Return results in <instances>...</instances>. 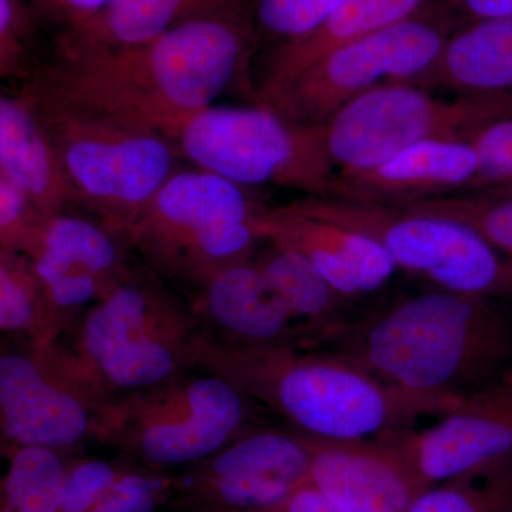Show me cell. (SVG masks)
<instances>
[{
    "label": "cell",
    "mask_w": 512,
    "mask_h": 512,
    "mask_svg": "<svg viewBox=\"0 0 512 512\" xmlns=\"http://www.w3.org/2000/svg\"><path fill=\"white\" fill-rule=\"evenodd\" d=\"M252 9L191 20L141 45L57 59L30 79L56 96L116 114L174 141L185 121L247 74Z\"/></svg>",
    "instance_id": "1"
},
{
    "label": "cell",
    "mask_w": 512,
    "mask_h": 512,
    "mask_svg": "<svg viewBox=\"0 0 512 512\" xmlns=\"http://www.w3.org/2000/svg\"><path fill=\"white\" fill-rule=\"evenodd\" d=\"M326 345L404 392L463 397L511 366L512 319L498 299L436 288L349 320Z\"/></svg>",
    "instance_id": "2"
},
{
    "label": "cell",
    "mask_w": 512,
    "mask_h": 512,
    "mask_svg": "<svg viewBox=\"0 0 512 512\" xmlns=\"http://www.w3.org/2000/svg\"><path fill=\"white\" fill-rule=\"evenodd\" d=\"M194 367L222 377L292 430L316 439H373L423 417L443 416L463 399L404 392L329 350L234 345L204 328Z\"/></svg>",
    "instance_id": "3"
},
{
    "label": "cell",
    "mask_w": 512,
    "mask_h": 512,
    "mask_svg": "<svg viewBox=\"0 0 512 512\" xmlns=\"http://www.w3.org/2000/svg\"><path fill=\"white\" fill-rule=\"evenodd\" d=\"M202 323L153 272L123 278L55 342L64 369L99 403L194 367Z\"/></svg>",
    "instance_id": "4"
},
{
    "label": "cell",
    "mask_w": 512,
    "mask_h": 512,
    "mask_svg": "<svg viewBox=\"0 0 512 512\" xmlns=\"http://www.w3.org/2000/svg\"><path fill=\"white\" fill-rule=\"evenodd\" d=\"M20 92L55 147L74 205L126 239L128 228L178 170L174 141L136 121L56 96L32 79Z\"/></svg>",
    "instance_id": "5"
},
{
    "label": "cell",
    "mask_w": 512,
    "mask_h": 512,
    "mask_svg": "<svg viewBox=\"0 0 512 512\" xmlns=\"http://www.w3.org/2000/svg\"><path fill=\"white\" fill-rule=\"evenodd\" d=\"M259 410L227 380L192 367L100 403L93 441L153 470H184L264 424Z\"/></svg>",
    "instance_id": "6"
},
{
    "label": "cell",
    "mask_w": 512,
    "mask_h": 512,
    "mask_svg": "<svg viewBox=\"0 0 512 512\" xmlns=\"http://www.w3.org/2000/svg\"><path fill=\"white\" fill-rule=\"evenodd\" d=\"M265 205L247 188L201 168L177 170L128 228L148 271L197 291L215 272L254 258Z\"/></svg>",
    "instance_id": "7"
},
{
    "label": "cell",
    "mask_w": 512,
    "mask_h": 512,
    "mask_svg": "<svg viewBox=\"0 0 512 512\" xmlns=\"http://www.w3.org/2000/svg\"><path fill=\"white\" fill-rule=\"evenodd\" d=\"M286 207L366 235L397 268L436 288L512 299V259L460 222L336 197H305Z\"/></svg>",
    "instance_id": "8"
},
{
    "label": "cell",
    "mask_w": 512,
    "mask_h": 512,
    "mask_svg": "<svg viewBox=\"0 0 512 512\" xmlns=\"http://www.w3.org/2000/svg\"><path fill=\"white\" fill-rule=\"evenodd\" d=\"M464 22L444 0H429L410 18L323 56L258 104L293 123L323 126L370 90L412 83Z\"/></svg>",
    "instance_id": "9"
},
{
    "label": "cell",
    "mask_w": 512,
    "mask_h": 512,
    "mask_svg": "<svg viewBox=\"0 0 512 512\" xmlns=\"http://www.w3.org/2000/svg\"><path fill=\"white\" fill-rule=\"evenodd\" d=\"M174 143L194 167L245 188L272 185L326 197L335 174L322 126L293 123L259 104L208 107L185 121Z\"/></svg>",
    "instance_id": "10"
},
{
    "label": "cell",
    "mask_w": 512,
    "mask_h": 512,
    "mask_svg": "<svg viewBox=\"0 0 512 512\" xmlns=\"http://www.w3.org/2000/svg\"><path fill=\"white\" fill-rule=\"evenodd\" d=\"M510 117L511 96L443 100L413 84L394 83L350 101L322 127L335 173H356L426 141H468Z\"/></svg>",
    "instance_id": "11"
},
{
    "label": "cell",
    "mask_w": 512,
    "mask_h": 512,
    "mask_svg": "<svg viewBox=\"0 0 512 512\" xmlns=\"http://www.w3.org/2000/svg\"><path fill=\"white\" fill-rule=\"evenodd\" d=\"M99 406L64 369L55 342L0 348V457L18 448L66 456L93 441Z\"/></svg>",
    "instance_id": "12"
},
{
    "label": "cell",
    "mask_w": 512,
    "mask_h": 512,
    "mask_svg": "<svg viewBox=\"0 0 512 512\" xmlns=\"http://www.w3.org/2000/svg\"><path fill=\"white\" fill-rule=\"evenodd\" d=\"M305 434L261 426L174 476L170 504L181 512H251L271 507L308 483Z\"/></svg>",
    "instance_id": "13"
},
{
    "label": "cell",
    "mask_w": 512,
    "mask_h": 512,
    "mask_svg": "<svg viewBox=\"0 0 512 512\" xmlns=\"http://www.w3.org/2000/svg\"><path fill=\"white\" fill-rule=\"evenodd\" d=\"M441 417L430 429L379 434L423 490L512 458V366Z\"/></svg>",
    "instance_id": "14"
},
{
    "label": "cell",
    "mask_w": 512,
    "mask_h": 512,
    "mask_svg": "<svg viewBox=\"0 0 512 512\" xmlns=\"http://www.w3.org/2000/svg\"><path fill=\"white\" fill-rule=\"evenodd\" d=\"M127 249L126 239L99 221L62 211L39 214L18 252L67 332L126 274Z\"/></svg>",
    "instance_id": "15"
},
{
    "label": "cell",
    "mask_w": 512,
    "mask_h": 512,
    "mask_svg": "<svg viewBox=\"0 0 512 512\" xmlns=\"http://www.w3.org/2000/svg\"><path fill=\"white\" fill-rule=\"evenodd\" d=\"M194 292L192 308L214 338L242 346L316 348L254 258L222 268Z\"/></svg>",
    "instance_id": "16"
},
{
    "label": "cell",
    "mask_w": 512,
    "mask_h": 512,
    "mask_svg": "<svg viewBox=\"0 0 512 512\" xmlns=\"http://www.w3.org/2000/svg\"><path fill=\"white\" fill-rule=\"evenodd\" d=\"M308 437V483L343 512H407L423 491L399 454L380 436L363 440Z\"/></svg>",
    "instance_id": "17"
},
{
    "label": "cell",
    "mask_w": 512,
    "mask_h": 512,
    "mask_svg": "<svg viewBox=\"0 0 512 512\" xmlns=\"http://www.w3.org/2000/svg\"><path fill=\"white\" fill-rule=\"evenodd\" d=\"M262 242L274 241L305 256L349 301L379 291L397 266L377 242L352 229L308 217L286 205L266 207L258 221Z\"/></svg>",
    "instance_id": "18"
},
{
    "label": "cell",
    "mask_w": 512,
    "mask_h": 512,
    "mask_svg": "<svg viewBox=\"0 0 512 512\" xmlns=\"http://www.w3.org/2000/svg\"><path fill=\"white\" fill-rule=\"evenodd\" d=\"M476 171L477 154L470 141H426L369 170L336 171L326 197L397 207L464 191Z\"/></svg>",
    "instance_id": "19"
},
{
    "label": "cell",
    "mask_w": 512,
    "mask_h": 512,
    "mask_svg": "<svg viewBox=\"0 0 512 512\" xmlns=\"http://www.w3.org/2000/svg\"><path fill=\"white\" fill-rule=\"evenodd\" d=\"M252 6L254 0H109L92 19L62 32L57 40V59L141 45L191 20Z\"/></svg>",
    "instance_id": "20"
},
{
    "label": "cell",
    "mask_w": 512,
    "mask_h": 512,
    "mask_svg": "<svg viewBox=\"0 0 512 512\" xmlns=\"http://www.w3.org/2000/svg\"><path fill=\"white\" fill-rule=\"evenodd\" d=\"M0 175L26 198L39 214L69 210L74 198L62 165L22 92L0 89Z\"/></svg>",
    "instance_id": "21"
},
{
    "label": "cell",
    "mask_w": 512,
    "mask_h": 512,
    "mask_svg": "<svg viewBox=\"0 0 512 512\" xmlns=\"http://www.w3.org/2000/svg\"><path fill=\"white\" fill-rule=\"evenodd\" d=\"M409 84L458 96L512 97V18L461 23L437 59Z\"/></svg>",
    "instance_id": "22"
},
{
    "label": "cell",
    "mask_w": 512,
    "mask_h": 512,
    "mask_svg": "<svg viewBox=\"0 0 512 512\" xmlns=\"http://www.w3.org/2000/svg\"><path fill=\"white\" fill-rule=\"evenodd\" d=\"M427 2L429 0H343L335 13L311 35L274 47L261 86L255 89L256 104L338 47L410 18Z\"/></svg>",
    "instance_id": "23"
},
{
    "label": "cell",
    "mask_w": 512,
    "mask_h": 512,
    "mask_svg": "<svg viewBox=\"0 0 512 512\" xmlns=\"http://www.w3.org/2000/svg\"><path fill=\"white\" fill-rule=\"evenodd\" d=\"M264 244V251L254 256L259 271L316 346L326 345L349 322L346 313L352 301L295 249L274 241Z\"/></svg>",
    "instance_id": "24"
},
{
    "label": "cell",
    "mask_w": 512,
    "mask_h": 512,
    "mask_svg": "<svg viewBox=\"0 0 512 512\" xmlns=\"http://www.w3.org/2000/svg\"><path fill=\"white\" fill-rule=\"evenodd\" d=\"M0 332L16 333L39 345L64 335L25 256L0 248Z\"/></svg>",
    "instance_id": "25"
},
{
    "label": "cell",
    "mask_w": 512,
    "mask_h": 512,
    "mask_svg": "<svg viewBox=\"0 0 512 512\" xmlns=\"http://www.w3.org/2000/svg\"><path fill=\"white\" fill-rule=\"evenodd\" d=\"M0 476V512H60L67 458L47 448L6 454Z\"/></svg>",
    "instance_id": "26"
},
{
    "label": "cell",
    "mask_w": 512,
    "mask_h": 512,
    "mask_svg": "<svg viewBox=\"0 0 512 512\" xmlns=\"http://www.w3.org/2000/svg\"><path fill=\"white\" fill-rule=\"evenodd\" d=\"M407 512H512V458L431 485Z\"/></svg>",
    "instance_id": "27"
},
{
    "label": "cell",
    "mask_w": 512,
    "mask_h": 512,
    "mask_svg": "<svg viewBox=\"0 0 512 512\" xmlns=\"http://www.w3.org/2000/svg\"><path fill=\"white\" fill-rule=\"evenodd\" d=\"M397 207L460 222L512 259V198L453 192Z\"/></svg>",
    "instance_id": "28"
},
{
    "label": "cell",
    "mask_w": 512,
    "mask_h": 512,
    "mask_svg": "<svg viewBox=\"0 0 512 512\" xmlns=\"http://www.w3.org/2000/svg\"><path fill=\"white\" fill-rule=\"evenodd\" d=\"M343 0H254L256 37L275 46L311 35L335 13Z\"/></svg>",
    "instance_id": "29"
},
{
    "label": "cell",
    "mask_w": 512,
    "mask_h": 512,
    "mask_svg": "<svg viewBox=\"0 0 512 512\" xmlns=\"http://www.w3.org/2000/svg\"><path fill=\"white\" fill-rule=\"evenodd\" d=\"M175 478L164 471L121 464L92 512H156L170 504Z\"/></svg>",
    "instance_id": "30"
},
{
    "label": "cell",
    "mask_w": 512,
    "mask_h": 512,
    "mask_svg": "<svg viewBox=\"0 0 512 512\" xmlns=\"http://www.w3.org/2000/svg\"><path fill=\"white\" fill-rule=\"evenodd\" d=\"M120 466L121 463L101 458L67 461L60 512H92Z\"/></svg>",
    "instance_id": "31"
},
{
    "label": "cell",
    "mask_w": 512,
    "mask_h": 512,
    "mask_svg": "<svg viewBox=\"0 0 512 512\" xmlns=\"http://www.w3.org/2000/svg\"><path fill=\"white\" fill-rule=\"evenodd\" d=\"M30 16L25 0H0V80L28 76Z\"/></svg>",
    "instance_id": "32"
},
{
    "label": "cell",
    "mask_w": 512,
    "mask_h": 512,
    "mask_svg": "<svg viewBox=\"0 0 512 512\" xmlns=\"http://www.w3.org/2000/svg\"><path fill=\"white\" fill-rule=\"evenodd\" d=\"M37 217L39 212L28 198L0 178V248L18 252Z\"/></svg>",
    "instance_id": "33"
},
{
    "label": "cell",
    "mask_w": 512,
    "mask_h": 512,
    "mask_svg": "<svg viewBox=\"0 0 512 512\" xmlns=\"http://www.w3.org/2000/svg\"><path fill=\"white\" fill-rule=\"evenodd\" d=\"M109 0H32L40 15L64 30L77 28L96 16Z\"/></svg>",
    "instance_id": "34"
},
{
    "label": "cell",
    "mask_w": 512,
    "mask_h": 512,
    "mask_svg": "<svg viewBox=\"0 0 512 512\" xmlns=\"http://www.w3.org/2000/svg\"><path fill=\"white\" fill-rule=\"evenodd\" d=\"M251 512H343L312 484L306 483L271 507Z\"/></svg>",
    "instance_id": "35"
},
{
    "label": "cell",
    "mask_w": 512,
    "mask_h": 512,
    "mask_svg": "<svg viewBox=\"0 0 512 512\" xmlns=\"http://www.w3.org/2000/svg\"><path fill=\"white\" fill-rule=\"evenodd\" d=\"M464 20L512 18V0H444Z\"/></svg>",
    "instance_id": "36"
},
{
    "label": "cell",
    "mask_w": 512,
    "mask_h": 512,
    "mask_svg": "<svg viewBox=\"0 0 512 512\" xmlns=\"http://www.w3.org/2000/svg\"><path fill=\"white\" fill-rule=\"evenodd\" d=\"M476 192H478V194L488 195V197L512 198V185L511 187L490 188V190Z\"/></svg>",
    "instance_id": "37"
},
{
    "label": "cell",
    "mask_w": 512,
    "mask_h": 512,
    "mask_svg": "<svg viewBox=\"0 0 512 512\" xmlns=\"http://www.w3.org/2000/svg\"><path fill=\"white\" fill-rule=\"evenodd\" d=\"M511 185H512V175L510 177V180H508L507 183L500 185V187H511ZM495 188H498V187H495Z\"/></svg>",
    "instance_id": "38"
},
{
    "label": "cell",
    "mask_w": 512,
    "mask_h": 512,
    "mask_svg": "<svg viewBox=\"0 0 512 512\" xmlns=\"http://www.w3.org/2000/svg\"><path fill=\"white\" fill-rule=\"evenodd\" d=\"M0 178H2V175H0ZM3 180H5V178H3Z\"/></svg>",
    "instance_id": "39"
}]
</instances>
